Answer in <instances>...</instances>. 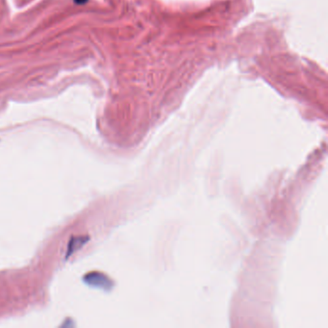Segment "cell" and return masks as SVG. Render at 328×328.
<instances>
[{
	"instance_id": "2",
	"label": "cell",
	"mask_w": 328,
	"mask_h": 328,
	"mask_svg": "<svg viewBox=\"0 0 328 328\" xmlns=\"http://www.w3.org/2000/svg\"><path fill=\"white\" fill-rule=\"evenodd\" d=\"M87 238L85 237H79V238H72V241L70 242L69 247H68V255L67 257L72 255L74 251H76L77 249H79L82 245L85 244L87 242Z\"/></svg>"
},
{
	"instance_id": "1",
	"label": "cell",
	"mask_w": 328,
	"mask_h": 328,
	"mask_svg": "<svg viewBox=\"0 0 328 328\" xmlns=\"http://www.w3.org/2000/svg\"><path fill=\"white\" fill-rule=\"evenodd\" d=\"M84 280L87 284L94 287H99L102 289H110L111 287V281L102 273H89L84 277Z\"/></svg>"
}]
</instances>
